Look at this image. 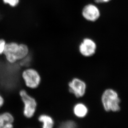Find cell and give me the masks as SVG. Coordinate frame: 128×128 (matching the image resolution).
<instances>
[{"label": "cell", "mask_w": 128, "mask_h": 128, "mask_svg": "<svg viewBox=\"0 0 128 128\" xmlns=\"http://www.w3.org/2000/svg\"><path fill=\"white\" fill-rule=\"evenodd\" d=\"M7 41L4 38H0V56L4 54Z\"/></svg>", "instance_id": "obj_13"}, {"label": "cell", "mask_w": 128, "mask_h": 128, "mask_svg": "<svg viewBox=\"0 0 128 128\" xmlns=\"http://www.w3.org/2000/svg\"><path fill=\"white\" fill-rule=\"evenodd\" d=\"M101 101L106 112H117L120 110L121 100L118 93L113 89H106L104 92Z\"/></svg>", "instance_id": "obj_1"}, {"label": "cell", "mask_w": 128, "mask_h": 128, "mask_svg": "<svg viewBox=\"0 0 128 128\" xmlns=\"http://www.w3.org/2000/svg\"><path fill=\"white\" fill-rule=\"evenodd\" d=\"M82 15L85 20L94 22L99 18L100 12L97 6L93 4H89L83 8Z\"/></svg>", "instance_id": "obj_7"}, {"label": "cell", "mask_w": 128, "mask_h": 128, "mask_svg": "<svg viewBox=\"0 0 128 128\" xmlns=\"http://www.w3.org/2000/svg\"><path fill=\"white\" fill-rule=\"evenodd\" d=\"M14 118L7 112L0 113V128H14Z\"/></svg>", "instance_id": "obj_8"}, {"label": "cell", "mask_w": 128, "mask_h": 128, "mask_svg": "<svg viewBox=\"0 0 128 128\" xmlns=\"http://www.w3.org/2000/svg\"><path fill=\"white\" fill-rule=\"evenodd\" d=\"M74 114L79 118H83L88 114V109L84 104L79 103L74 106L73 108Z\"/></svg>", "instance_id": "obj_9"}, {"label": "cell", "mask_w": 128, "mask_h": 128, "mask_svg": "<svg viewBox=\"0 0 128 128\" xmlns=\"http://www.w3.org/2000/svg\"><path fill=\"white\" fill-rule=\"evenodd\" d=\"M30 50L28 44L23 42L19 43L17 56L18 62L22 60L30 54Z\"/></svg>", "instance_id": "obj_10"}, {"label": "cell", "mask_w": 128, "mask_h": 128, "mask_svg": "<svg viewBox=\"0 0 128 128\" xmlns=\"http://www.w3.org/2000/svg\"><path fill=\"white\" fill-rule=\"evenodd\" d=\"M38 121L42 123V128H53L54 121L50 116L42 114L38 117Z\"/></svg>", "instance_id": "obj_11"}, {"label": "cell", "mask_w": 128, "mask_h": 128, "mask_svg": "<svg viewBox=\"0 0 128 128\" xmlns=\"http://www.w3.org/2000/svg\"><path fill=\"white\" fill-rule=\"evenodd\" d=\"M19 45V43L15 41L7 42L3 55L9 64H15L18 62Z\"/></svg>", "instance_id": "obj_5"}, {"label": "cell", "mask_w": 128, "mask_h": 128, "mask_svg": "<svg viewBox=\"0 0 128 128\" xmlns=\"http://www.w3.org/2000/svg\"><path fill=\"white\" fill-rule=\"evenodd\" d=\"M96 50V44L91 38H84L80 42L78 46V50L82 56L84 57L92 56Z\"/></svg>", "instance_id": "obj_6"}, {"label": "cell", "mask_w": 128, "mask_h": 128, "mask_svg": "<svg viewBox=\"0 0 128 128\" xmlns=\"http://www.w3.org/2000/svg\"><path fill=\"white\" fill-rule=\"evenodd\" d=\"M5 103V100L3 96L0 93V109L3 106Z\"/></svg>", "instance_id": "obj_15"}, {"label": "cell", "mask_w": 128, "mask_h": 128, "mask_svg": "<svg viewBox=\"0 0 128 128\" xmlns=\"http://www.w3.org/2000/svg\"><path fill=\"white\" fill-rule=\"evenodd\" d=\"M111 0H95V2L98 4H102V3H106L111 1Z\"/></svg>", "instance_id": "obj_16"}, {"label": "cell", "mask_w": 128, "mask_h": 128, "mask_svg": "<svg viewBox=\"0 0 128 128\" xmlns=\"http://www.w3.org/2000/svg\"><path fill=\"white\" fill-rule=\"evenodd\" d=\"M21 76L27 88L36 89L40 85L42 78L39 72L33 67L26 68L21 71Z\"/></svg>", "instance_id": "obj_2"}, {"label": "cell", "mask_w": 128, "mask_h": 128, "mask_svg": "<svg viewBox=\"0 0 128 128\" xmlns=\"http://www.w3.org/2000/svg\"><path fill=\"white\" fill-rule=\"evenodd\" d=\"M68 90L76 98L82 97L86 92V84L84 80L77 77L72 78L68 83Z\"/></svg>", "instance_id": "obj_4"}, {"label": "cell", "mask_w": 128, "mask_h": 128, "mask_svg": "<svg viewBox=\"0 0 128 128\" xmlns=\"http://www.w3.org/2000/svg\"><path fill=\"white\" fill-rule=\"evenodd\" d=\"M64 124H63L62 128H75V124L73 122H66L64 123Z\"/></svg>", "instance_id": "obj_14"}, {"label": "cell", "mask_w": 128, "mask_h": 128, "mask_svg": "<svg viewBox=\"0 0 128 128\" xmlns=\"http://www.w3.org/2000/svg\"><path fill=\"white\" fill-rule=\"evenodd\" d=\"M2 1L4 4L12 8L17 7L20 2V0H2Z\"/></svg>", "instance_id": "obj_12"}, {"label": "cell", "mask_w": 128, "mask_h": 128, "mask_svg": "<svg viewBox=\"0 0 128 128\" xmlns=\"http://www.w3.org/2000/svg\"><path fill=\"white\" fill-rule=\"evenodd\" d=\"M19 94L24 103V115L27 118H31L36 110L37 103L36 100L24 89L20 90Z\"/></svg>", "instance_id": "obj_3"}]
</instances>
